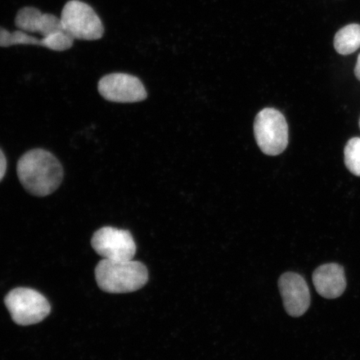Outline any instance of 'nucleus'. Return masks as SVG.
<instances>
[{
	"label": "nucleus",
	"instance_id": "obj_1",
	"mask_svg": "<svg viewBox=\"0 0 360 360\" xmlns=\"http://www.w3.org/2000/svg\"><path fill=\"white\" fill-rule=\"evenodd\" d=\"M20 182L31 195L44 197L60 187L64 170L51 152L35 148L22 155L17 164Z\"/></svg>",
	"mask_w": 360,
	"mask_h": 360
},
{
	"label": "nucleus",
	"instance_id": "obj_8",
	"mask_svg": "<svg viewBox=\"0 0 360 360\" xmlns=\"http://www.w3.org/2000/svg\"><path fill=\"white\" fill-rule=\"evenodd\" d=\"M278 288L287 314L292 317L302 316L310 305V292L304 278L296 273L283 274Z\"/></svg>",
	"mask_w": 360,
	"mask_h": 360
},
{
	"label": "nucleus",
	"instance_id": "obj_6",
	"mask_svg": "<svg viewBox=\"0 0 360 360\" xmlns=\"http://www.w3.org/2000/svg\"><path fill=\"white\" fill-rule=\"evenodd\" d=\"M91 245L103 259L132 260L136 253V245L128 231L103 227L94 233Z\"/></svg>",
	"mask_w": 360,
	"mask_h": 360
},
{
	"label": "nucleus",
	"instance_id": "obj_16",
	"mask_svg": "<svg viewBox=\"0 0 360 360\" xmlns=\"http://www.w3.org/2000/svg\"><path fill=\"white\" fill-rule=\"evenodd\" d=\"M359 126H360V121H359Z\"/></svg>",
	"mask_w": 360,
	"mask_h": 360
},
{
	"label": "nucleus",
	"instance_id": "obj_3",
	"mask_svg": "<svg viewBox=\"0 0 360 360\" xmlns=\"http://www.w3.org/2000/svg\"><path fill=\"white\" fill-rule=\"evenodd\" d=\"M62 28L74 39H101L105 34L102 20L94 8L79 0L67 2L60 16Z\"/></svg>",
	"mask_w": 360,
	"mask_h": 360
},
{
	"label": "nucleus",
	"instance_id": "obj_7",
	"mask_svg": "<svg viewBox=\"0 0 360 360\" xmlns=\"http://www.w3.org/2000/svg\"><path fill=\"white\" fill-rule=\"evenodd\" d=\"M98 90L103 98L115 103H137L147 97L141 79L124 73L105 75L98 82Z\"/></svg>",
	"mask_w": 360,
	"mask_h": 360
},
{
	"label": "nucleus",
	"instance_id": "obj_2",
	"mask_svg": "<svg viewBox=\"0 0 360 360\" xmlns=\"http://www.w3.org/2000/svg\"><path fill=\"white\" fill-rule=\"evenodd\" d=\"M96 278L103 291L124 294L141 290L148 282V270L138 261L103 259L97 264Z\"/></svg>",
	"mask_w": 360,
	"mask_h": 360
},
{
	"label": "nucleus",
	"instance_id": "obj_13",
	"mask_svg": "<svg viewBox=\"0 0 360 360\" xmlns=\"http://www.w3.org/2000/svg\"><path fill=\"white\" fill-rule=\"evenodd\" d=\"M345 163L351 173L360 177V138L351 139L346 145Z\"/></svg>",
	"mask_w": 360,
	"mask_h": 360
},
{
	"label": "nucleus",
	"instance_id": "obj_12",
	"mask_svg": "<svg viewBox=\"0 0 360 360\" xmlns=\"http://www.w3.org/2000/svg\"><path fill=\"white\" fill-rule=\"evenodd\" d=\"M334 45L340 55L348 56L357 51L360 48V25L351 24L338 31Z\"/></svg>",
	"mask_w": 360,
	"mask_h": 360
},
{
	"label": "nucleus",
	"instance_id": "obj_4",
	"mask_svg": "<svg viewBox=\"0 0 360 360\" xmlns=\"http://www.w3.org/2000/svg\"><path fill=\"white\" fill-rule=\"evenodd\" d=\"M255 135L260 150L265 155L281 154L289 143V129L285 116L272 108L261 110L256 116Z\"/></svg>",
	"mask_w": 360,
	"mask_h": 360
},
{
	"label": "nucleus",
	"instance_id": "obj_9",
	"mask_svg": "<svg viewBox=\"0 0 360 360\" xmlns=\"http://www.w3.org/2000/svg\"><path fill=\"white\" fill-rule=\"evenodd\" d=\"M75 39L65 30L58 31L47 37L39 39L20 30L10 32L0 27V47H11L17 44L39 45L51 51H65L73 46Z\"/></svg>",
	"mask_w": 360,
	"mask_h": 360
},
{
	"label": "nucleus",
	"instance_id": "obj_11",
	"mask_svg": "<svg viewBox=\"0 0 360 360\" xmlns=\"http://www.w3.org/2000/svg\"><path fill=\"white\" fill-rule=\"evenodd\" d=\"M313 283L318 294L323 298H339L346 289L345 269L335 263L321 265L313 274Z\"/></svg>",
	"mask_w": 360,
	"mask_h": 360
},
{
	"label": "nucleus",
	"instance_id": "obj_15",
	"mask_svg": "<svg viewBox=\"0 0 360 360\" xmlns=\"http://www.w3.org/2000/svg\"><path fill=\"white\" fill-rule=\"evenodd\" d=\"M354 74L356 78L360 80V55L358 56L356 65H355Z\"/></svg>",
	"mask_w": 360,
	"mask_h": 360
},
{
	"label": "nucleus",
	"instance_id": "obj_14",
	"mask_svg": "<svg viewBox=\"0 0 360 360\" xmlns=\"http://www.w3.org/2000/svg\"><path fill=\"white\" fill-rule=\"evenodd\" d=\"M7 169V161L6 158L4 156V153L1 150H0V182L2 181V179L6 175Z\"/></svg>",
	"mask_w": 360,
	"mask_h": 360
},
{
	"label": "nucleus",
	"instance_id": "obj_10",
	"mask_svg": "<svg viewBox=\"0 0 360 360\" xmlns=\"http://www.w3.org/2000/svg\"><path fill=\"white\" fill-rule=\"evenodd\" d=\"M18 29L29 34H39L42 38L47 37L62 28L60 18L43 13L34 7H25L18 12L15 18Z\"/></svg>",
	"mask_w": 360,
	"mask_h": 360
},
{
	"label": "nucleus",
	"instance_id": "obj_5",
	"mask_svg": "<svg viewBox=\"0 0 360 360\" xmlns=\"http://www.w3.org/2000/svg\"><path fill=\"white\" fill-rule=\"evenodd\" d=\"M4 302L13 321L20 326L41 322L51 310V304L44 295L28 288H17L11 290Z\"/></svg>",
	"mask_w": 360,
	"mask_h": 360
}]
</instances>
